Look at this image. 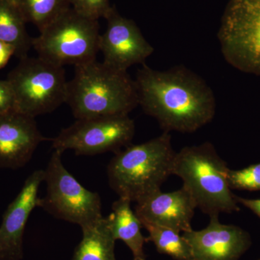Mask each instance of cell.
Masks as SVG:
<instances>
[{
  "label": "cell",
  "mask_w": 260,
  "mask_h": 260,
  "mask_svg": "<svg viewBox=\"0 0 260 260\" xmlns=\"http://www.w3.org/2000/svg\"><path fill=\"white\" fill-rule=\"evenodd\" d=\"M26 22L42 30L65 10L71 7L70 0H14Z\"/></svg>",
  "instance_id": "19"
},
{
  "label": "cell",
  "mask_w": 260,
  "mask_h": 260,
  "mask_svg": "<svg viewBox=\"0 0 260 260\" xmlns=\"http://www.w3.org/2000/svg\"><path fill=\"white\" fill-rule=\"evenodd\" d=\"M142 224L148 232L147 242H153L159 253L176 260H194L191 246L180 233L153 224Z\"/></svg>",
  "instance_id": "18"
},
{
  "label": "cell",
  "mask_w": 260,
  "mask_h": 260,
  "mask_svg": "<svg viewBox=\"0 0 260 260\" xmlns=\"http://www.w3.org/2000/svg\"><path fill=\"white\" fill-rule=\"evenodd\" d=\"M72 8L78 14L91 20L107 16L112 7L109 0H70Z\"/></svg>",
  "instance_id": "21"
},
{
  "label": "cell",
  "mask_w": 260,
  "mask_h": 260,
  "mask_svg": "<svg viewBox=\"0 0 260 260\" xmlns=\"http://www.w3.org/2000/svg\"><path fill=\"white\" fill-rule=\"evenodd\" d=\"M15 54V49L13 46L0 41V69L8 64L10 57Z\"/></svg>",
  "instance_id": "23"
},
{
  "label": "cell",
  "mask_w": 260,
  "mask_h": 260,
  "mask_svg": "<svg viewBox=\"0 0 260 260\" xmlns=\"http://www.w3.org/2000/svg\"><path fill=\"white\" fill-rule=\"evenodd\" d=\"M106 19L107 30L99 39L104 62L123 71L133 65L145 64L154 49L135 22L121 16L114 7Z\"/></svg>",
  "instance_id": "10"
},
{
  "label": "cell",
  "mask_w": 260,
  "mask_h": 260,
  "mask_svg": "<svg viewBox=\"0 0 260 260\" xmlns=\"http://www.w3.org/2000/svg\"><path fill=\"white\" fill-rule=\"evenodd\" d=\"M82 232L83 238L75 248L71 260H116V239L108 216L82 229Z\"/></svg>",
  "instance_id": "16"
},
{
  "label": "cell",
  "mask_w": 260,
  "mask_h": 260,
  "mask_svg": "<svg viewBox=\"0 0 260 260\" xmlns=\"http://www.w3.org/2000/svg\"><path fill=\"white\" fill-rule=\"evenodd\" d=\"M15 111V99L8 80H0V115Z\"/></svg>",
  "instance_id": "22"
},
{
  "label": "cell",
  "mask_w": 260,
  "mask_h": 260,
  "mask_svg": "<svg viewBox=\"0 0 260 260\" xmlns=\"http://www.w3.org/2000/svg\"><path fill=\"white\" fill-rule=\"evenodd\" d=\"M176 153L172 136L167 132L141 144L128 145L116 152L109 162V186L119 198L136 203L160 190L162 184L172 175Z\"/></svg>",
  "instance_id": "3"
},
{
  "label": "cell",
  "mask_w": 260,
  "mask_h": 260,
  "mask_svg": "<svg viewBox=\"0 0 260 260\" xmlns=\"http://www.w3.org/2000/svg\"><path fill=\"white\" fill-rule=\"evenodd\" d=\"M131 200L119 198L112 205V213L108 215L113 236L129 247L134 258L146 259L144 244L147 242L141 232L143 224L131 208Z\"/></svg>",
  "instance_id": "15"
},
{
  "label": "cell",
  "mask_w": 260,
  "mask_h": 260,
  "mask_svg": "<svg viewBox=\"0 0 260 260\" xmlns=\"http://www.w3.org/2000/svg\"><path fill=\"white\" fill-rule=\"evenodd\" d=\"M196 208L194 200L182 186L171 192L160 189L147 195L136 202L135 212L141 223L184 233L192 230L191 223Z\"/></svg>",
  "instance_id": "13"
},
{
  "label": "cell",
  "mask_w": 260,
  "mask_h": 260,
  "mask_svg": "<svg viewBox=\"0 0 260 260\" xmlns=\"http://www.w3.org/2000/svg\"><path fill=\"white\" fill-rule=\"evenodd\" d=\"M228 181L231 189L260 190V164L239 171L229 169Z\"/></svg>",
  "instance_id": "20"
},
{
  "label": "cell",
  "mask_w": 260,
  "mask_h": 260,
  "mask_svg": "<svg viewBox=\"0 0 260 260\" xmlns=\"http://www.w3.org/2000/svg\"><path fill=\"white\" fill-rule=\"evenodd\" d=\"M218 38L229 64L260 76V0H231L222 17Z\"/></svg>",
  "instance_id": "8"
},
{
  "label": "cell",
  "mask_w": 260,
  "mask_h": 260,
  "mask_svg": "<svg viewBox=\"0 0 260 260\" xmlns=\"http://www.w3.org/2000/svg\"><path fill=\"white\" fill-rule=\"evenodd\" d=\"M236 200L239 203L245 205L246 208H249L260 217V200H246L237 198V197H236Z\"/></svg>",
  "instance_id": "24"
},
{
  "label": "cell",
  "mask_w": 260,
  "mask_h": 260,
  "mask_svg": "<svg viewBox=\"0 0 260 260\" xmlns=\"http://www.w3.org/2000/svg\"><path fill=\"white\" fill-rule=\"evenodd\" d=\"M138 105L164 132L192 133L213 120L216 102L201 77L182 65L164 71L143 64L135 80Z\"/></svg>",
  "instance_id": "1"
},
{
  "label": "cell",
  "mask_w": 260,
  "mask_h": 260,
  "mask_svg": "<svg viewBox=\"0 0 260 260\" xmlns=\"http://www.w3.org/2000/svg\"><path fill=\"white\" fill-rule=\"evenodd\" d=\"M99 24L70 7L32 39V47L43 59L64 67L95 60L99 51Z\"/></svg>",
  "instance_id": "5"
},
{
  "label": "cell",
  "mask_w": 260,
  "mask_h": 260,
  "mask_svg": "<svg viewBox=\"0 0 260 260\" xmlns=\"http://www.w3.org/2000/svg\"><path fill=\"white\" fill-rule=\"evenodd\" d=\"M35 118L13 111L0 115V168L18 169L26 165L43 141Z\"/></svg>",
  "instance_id": "12"
},
{
  "label": "cell",
  "mask_w": 260,
  "mask_h": 260,
  "mask_svg": "<svg viewBox=\"0 0 260 260\" xmlns=\"http://www.w3.org/2000/svg\"><path fill=\"white\" fill-rule=\"evenodd\" d=\"M27 23L14 0H0V41L13 46L20 59L28 56L32 39L25 29Z\"/></svg>",
  "instance_id": "17"
},
{
  "label": "cell",
  "mask_w": 260,
  "mask_h": 260,
  "mask_svg": "<svg viewBox=\"0 0 260 260\" xmlns=\"http://www.w3.org/2000/svg\"><path fill=\"white\" fill-rule=\"evenodd\" d=\"M44 181V170L32 173L7 208L0 225V260L23 258V235L29 216L37 207L39 186Z\"/></svg>",
  "instance_id": "11"
},
{
  "label": "cell",
  "mask_w": 260,
  "mask_h": 260,
  "mask_svg": "<svg viewBox=\"0 0 260 260\" xmlns=\"http://www.w3.org/2000/svg\"><path fill=\"white\" fill-rule=\"evenodd\" d=\"M203 230L183 233L191 246L194 260H237L249 246V238L242 229L219 221V215L210 217Z\"/></svg>",
  "instance_id": "14"
},
{
  "label": "cell",
  "mask_w": 260,
  "mask_h": 260,
  "mask_svg": "<svg viewBox=\"0 0 260 260\" xmlns=\"http://www.w3.org/2000/svg\"><path fill=\"white\" fill-rule=\"evenodd\" d=\"M15 99V111L31 116L48 114L66 103L68 83L64 67L40 56L26 57L8 79Z\"/></svg>",
  "instance_id": "6"
},
{
  "label": "cell",
  "mask_w": 260,
  "mask_h": 260,
  "mask_svg": "<svg viewBox=\"0 0 260 260\" xmlns=\"http://www.w3.org/2000/svg\"><path fill=\"white\" fill-rule=\"evenodd\" d=\"M133 260H146V259H140V258H134Z\"/></svg>",
  "instance_id": "25"
},
{
  "label": "cell",
  "mask_w": 260,
  "mask_h": 260,
  "mask_svg": "<svg viewBox=\"0 0 260 260\" xmlns=\"http://www.w3.org/2000/svg\"><path fill=\"white\" fill-rule=\"evenodd\" d=\"M66 104L75 119L126 115L138 105L135 80L127 71L95 60L75 67Z\"/></svg>",
  "instance_id": "2"
},
{
  "label": "cell",
  "mask_w": 260,
  "mask_h": 260,
  "mask_svg": "<svg viewBox=\"0 0 260 260\" xmlns=\"http://www.w3.org/2000/svg\"><path fill=\"white\" fill-rule=\"evenodd\" d=\"M62 152L54 150L44 170L47 194L37 207L54 218L77 224L81 229L103 218L102 200L97 192L85 189L63 165Z\"/></svg>",
  "instance_id": "7"
},
{
  "label": "cell",
  "mask_w": 260,
  "mask_h": 260,
  "mask_svg": "<svg viewBox=\"0 0 260 260\" xmlns=\"http://www.w3.org/2000/svg\"><path fill=\"white\" fill-rule=\"evenodd\" d=\"M229 170L213 145L207 142L176 153L172 174L181 178L197 208L211 217L238 210L228 181Z\"/></svg>",
  "instance_id": "4"
},
{
  "label": "cell",
  "mask_w": 260,
  "mask_h": 260,
  "mask_svg": "<svg viewBox=\"0 0 260 260\" xmlns=\"http://www.w3.org/2000/svg\"><path fill=\"white\" fill-rule=\"evenodd\" d=\"M135 133L134 121L128 114L99 116L77 119L51 141L53 148L62 153L73 150L77 155H95L127 147Z\"/></svg>",
  "instance_id": "9"
}]
</instances>
